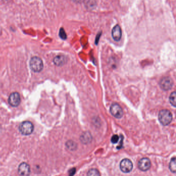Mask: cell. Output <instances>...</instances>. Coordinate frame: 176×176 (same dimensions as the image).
Returning a JSON list of instances; mask_svg holds the SVG:
<instances>
[{
	"mask_svg": "<svg viewBox=\"0 0 176 176\" xmlns=\"http://www.w3.org/2000/svg\"><path fill=\"white\" fill-rule=\"evenodd\" d=\"M159 120L162 125H167L170 124L172 119V113L167 110H162L159 114Z\"/></svg>",
	"mask_w": 176,
	"mask_h": 176,
	"instance_id": "6da1fadb",
	"label": "cell"
},
{
	"mask_svg": "<svg viewBox=\"0 0 176 176\" xmlns=\"http://www.w3.org/2000/svg\"><path fill=\"white\" fill-rule=\"evenodd\" d=\"M30 68L35 72H41L43 70V64L42 60L40 57L34 56L30 60Z\"/></svg>",
	"mask_w": 176,
	"mask_h": 176,
	"instance_id": "7a4b0ae2",
	"label": "cell"
},
{
	"mask_svg": "<svg viewBox=\"0 0 176 176\" xmlns=\"http://www.w3.org/2000/svg\"><path fill=\"white\" fill-rule=\"evenodd\" d=\"M33 130L34 125L30 121H24L19 125V131L25 135H30L33 132Z\"/></svg>",
	"mask_w": 176,
	"mask_h": 176,
	"instance_id": "3957f363",
	"label": "cell"
},
{
	"mask_svg": "<svg viewBox=\"0 0 176 176\" xmlns=\"http://www.w3.org/2000/svg\"><path fill=\"white\" fill-rule=\"evenodd\" d=\"M110 112L116 118H120L123 115V110L121 106L117 103H113L110 108Z\"/></svg>",
	"mask_w": 176,
	"mask_h": 176,
	"instance_id": "277c9868",
	"label": "cell"
},
{
	"mask_svg": "<svg viewBox=\"0 0 176 176\" xmlns=\"http://www.w3.org/2000/svg\"><path fill=\"white\" fill-rule=\"evenodd\" d=\"M120 168L125 173L130 172L133 169L132 162L128 159L123 160L120 164Z\"/></svg>",
	"mask_w": 176,
	"mask_h": 176,
	"instance_id": "5b68a950",
	"label": "cell"
},
{
	"mask_svg": "<svg viewBox=\"0 0 176 176\" xmlns=\"http://www.w3.org/2000/svg\"><path fill=\"white\" fill-rule=\"evenodd\" d=\"M174 83L173 81L170 77H165L160 82V86L164 90H168L172 88Z\"/></svg>",
	"mask_w": 176,
	"mask_h": 176,
	"instance_id": "8992f818",
	"label": "cell"
},
{
	"mask_svg": "<svg viewBox=\"0 0 176 176\" xmlns=\"http://www.w3.org/2000/svg\"><path fill=\"white\" fill-rule=\"evenodd\" d=\"M21 102V98L18 93L14 92L11 93L9 98V104L13 107L18 106Z\"/></svg>",
	"mask_w": 176,
	"mask_h": 176,
	"instance_id": "52a82bcc",
	"label": "cell"
},
{
	"mask_svg": "<svg viewBox=\"0 0 176 176\" xmlns=\"http://www.w3.org/2000/svg\"><path fill=\"white\" fill-rule=\"evenodd\" d=\"M138 166L140 170L142 171H147L150 167V161L148 158H143L138 162Z\"/></svg>",
	"mask_w": 176,
	"mask_h": 176,
	"instance_id": "ba28073f",
	"label": "cell"
},
{
	"mask_svg": "<svg viewBox=\"0 0 176 176\" xmlns=\"http://www.w3.org/2000/svg\"><path fill=\"white\" fill-rule=\"evenodd\" d=\"M19 175L22 176H29L31 172L30 165L26 163H22L18 168Z\"/></svg>",
	"mask_w": 176,
	"mask_h": 176,
	"instance_id": "9c48e42d",
	"label": "cell"
},
{
	"mask_svg": "<svg viewBox=\"0 0 176 176\" xmlns=\"http://www.w3.org/2000/svg\"><path fill=\"white\" fill-rule=\"evenodd\" d=\"M112 35L114 41H118L120 40L122 36V32L121 28L119 25H116L113 28L112 32Z\"/></svg>",
	"mask_w": 176,
	"mask_h": 176,
	"instance_id": "30bf717a",
	"label": "cell"
},
{
	"mask_svg": "<svg viewBox=\"0 0 176 176\" xmlns=\"http://www.w3.org/2000/svg\"><path fill=\"white\" fill-rule=\"evenodd\" d=\"M53 62L56 66H63L66 63V57H65L64 55H58L54 58Z\"/></svg>",
	"mask_w": 176,
	"mask_h": 176,
	"instance_id": "8fae6325",
	"label": "cell"
},
{
	"mask_svg": "<svg viewBox=\"0 0 176 176\" xmlns=\"http://www.w3.org/2000/svg\"><path fill=\"white\" fill-rule=\"evenodd\" d=\"M80 140L83 144H88L92 140L91 134L89 132H85L81 136Z\"/></svg>",
	"mask_w": 176,
	"mask_h": 176,
	"instance_id": "7c38bea8",
	"label": "cell"
},
{
	"mask_svg": "<svg viewBox=\"0 0 176 176\" xmlns=\"http://www.w3.org/2000/svg\"><path fill=\"white\" fill-rule=\"evenodd\" d=\"M176 158L174 157L172 159L170 163V169L171 172H172L173 173L176 172Z\"/></svg>",
	"mask_w": 176,
	"mask_h": 176,
	"instance_id": "4fadbf2b",
	"label": "cell"
},
{
	"mask_svg": "<svg viewBox=\"0 0 176 176\" xmlns=\"http://www.w3.org/2000/svg\"><path fill=\"white\" fill-rule=\"evenodd\" d=\"M176 93L175 91L172 92L170 97V104H172V106L174 107H176Z\"/></svg>",
	"mask_w": 176,
	"mask_h": 176,
	"instance_id": "5bb4252c",
	"label": "cell"
},
{
	"mask_svg": "<svg viewBox=\"0 0 176 176\" xmlns=\"http://www.w3.org/2000/svg\"><path fill=\"white\" fill-rule=\"evenodd\" d=\"M66 146L70 150H74L76 148V143L71 140H69L66 143Z\"/></svg>",
	"mask_w": 176,
	"mask_h": 176,
	"instance_id": "9a60e30c",
	"label": "cell"
},
{
	"mask_svg": "<svg viewBox=\"0 0 176 176\" xmlns=\"http://www.w3.org/2000/svg\"><path fill=\"white\" fill-rule=\"evenodd\" d=\"M96 6V2L95 0H88L86 3V7L88 9H93Z\"/></svg>",
	"mask_w": 176,
	"mask_h": 176,
	"instance_id": "2e32d148",
	"label": "cell"
},
{
	"mask_svg": "<svg viewBox=\"0 0 176 176\" xmlns=\"http://www.w3.org/2000/svg\"><path fill=\"white\" fill-rule=\"evenodd\" d=\"M87 175L88 176H100V173L99 171L96 169H91L89 170V172H88Z\"/></svg>",
	"mask_w": 176,
	"mask_h": 176,
	"instance_id": "e0dca14e",
	"label": "cell"
},
{
	"mask_svg": "<svg viewBox=\"0 0 176 176\" xmlns=\"http://www.w3.org/2000/svg\"><path fill=\"white\" fill-rule=\"evenodd\" d=\"M59 35H60V37L62 38V39L65 40L67 38V35H66V33L65 32L63 28H61L60 29Z\"/></svg>",
	"mask_w": 176,
	"mask_h": 176,
	"instance_id": "ac0fdd59",
	"label": "cell"
},
{
	"mask_svg": "<svg viewBox=\"0 0 176 176\" xmlns=\"http://www.w3.org/2000/svg\"><path fill=\"white\" fill-rule=\"evenodd\" d=\"M119 141V136L117 135H114L111 138V142L113 144H116Z\"/></svg>",
	"mask_w": 176,
	"mask_h": 176,
	"instance_id": "d6986e66",
	"label": "cell"
},
{
	"mask_svg": "<svg viewBox=\"0 0 176 176\" xmlns=\"http://www.w3.org/2000/svg\"><path fill=\"white\" fill-rule=\"evenodd\" d=\"M120 137H121V141H120V145H119V146H117V149H121V148L123 147V136H121Z\"/></svg>",
	"mask_w": 176,
	"mask_h": 176,
	"instance_id": "ffe728a7",
	"label": "cell"
},
{
	"mask_svg": "<svg viewBox=\"0 0 176 176\" xmlns=\"http://www.w3.org/2000/svg\"><path fill=\"white\" fill-rule=\"evenodd\" d=\"M76 168H72L71 170H69V175L70 176H72V175H74V174L76 173Z\"/></svg>",
	"mask_w": 176,
	"mask_h": 176,
	"instance_id": "44dd1931",
	"label": "cell"
},
{
	"mask_svg": "<svg viewBox=\"0 0 176 176\" xmlns=\"http://www.w3.org/2000/svg\"><path fill=\"white\" fill-rule=\"evenodd\" d=\"M76 3H82L83 2V1H84V0H73Z\"/></svg>",
	"mask_w": 176,
	"mask_h": 176,
	"instance_id": "7402d4cb",
	"label": "cell"
}]
</instances>
